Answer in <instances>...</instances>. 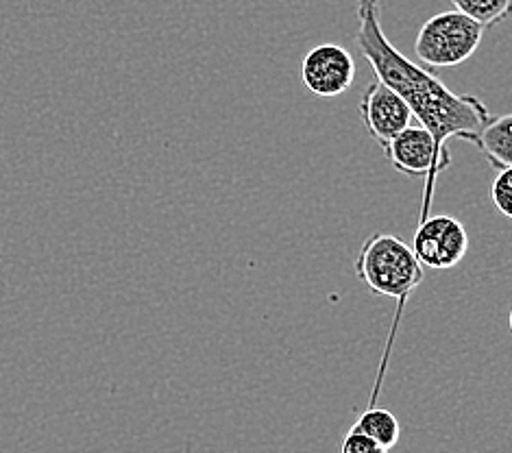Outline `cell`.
Masks as SVG:
<instances>
[{
  "mask_svg": "<svg viewBox=\"0 0 512 453\" xmlns=\"http://www.w3.org/2000/svg\"><path fill=\"white\" fill-rule=\"evenodd\" d=\"M356 14V42L364 59L371 64L375 79L384 81L406 101L412 116L430 131L438 157L449 168L451 153L447 142L460 138L475 144L484 127L493 120L489 107L473 94L451 92L432 70H425V66L414 64L404 53H399L384 33L380 0H360Z\"/></svg>",
  "mask_w": 512,
  "mask_h": 453,
  "instance_id": "cell-1",
  "label": "cell"
},
{
  "mask_svg": "<svg viewBox=\"0 0 512 453\" xmlns=\"http://www.w3.org/2000/svg\"><path fill=\"white\" fill-rule=\"evenodd\" d=\"M356 275L375 295L397 299V318L393 329L404 312V305L423 281V266L412 247L393 236L377 231L360 247L356 257Z\"/></svg>",
  "mask_w": 512,
  "mask_h": 453,
  "instance_id": "cell-2",
  "label": "cell"
},
{
  "mask_svg": "<svg viewBox=\"0 0 512 453\" xmlns=\"http://www.w3.org/2000/svg\"><path fill=\"white\" fill-rule=\"evenodd\" d=\"M484 31L482 24L456 9L443 11L425 20L414 42V53L425 68H454L465 64L478 51Z\"/></svg>",
  "mask_w": 512,
  "mask_h": 453,
  "instance_id": "cell-3",
  "label": "cell"
},
{
  "mask_svg": "<svg viewBox=\"0 0 512 453\" xmlns=\"http://www.w3.org/2000/svg\"><path fill=\"white\" fill-rule=\"evenodd\" d=\"M386 159L397 173L406 177H425V192L421 203V216L419 223L430 216L434 188L438 175L445 173V166L438 157L434 138L425 127L410 125L406 131H401L399 136L390 142L386 149Z\"/></svg>",
  "mask_w": 512,
  "mask_h": 453,
  "instance_id": "cell-4",
  "label": "cell"
},
{
  "mask_svg": "<svg viewBox=\"0 0 512 453\" xmlns=\"http://www.w3.org/2000/svg\"><path fill=\"white\" fill-rule=\"evenodd\" d=\"M412 251L421 266L432 271H449L458 266L469 251V234L454 216H428L419 223Z\"/></svg>",
  "mask_w": 512,
  "mask_h": 453,
  "instance_id": "cell-5",
  "label": "cell"
},
{
  "mask_svg": "<svg viewBox=\"0 0 512 453\" xmlns=\"http://www.w3.org/2000/svg\"><path fill=\"white\" fill-rule=\"evenodd\" d=\"M303 85L321 99L345 94L356 81V61L345 46L319 44L301 61Z\"/></svg>",
  "mask_w": 512,
  "mask_h": 453,
  "instance_id": "cell-6",
  "label": "cell"
},
{
  "mask_svg": "<svg viewBox=\"0 0 512 453\" xmlns=\"http://www.w3.org/2000/svg\"><path fill=\"white\" fill-rule=\"evenodd\" d=\"M360 116L369 136L382 149H386L401 131H406L414 118L406 101L380 79H375L362 94Z\"/></svg>",
  "mask_w": 512,
  "mask_h": 453,
  "instance_id": "cell-7",
  "label": "cell"
},
{
  "mask_svg": "<svg viewBox=\"0 0 512 453\" xmlns=\"http://www.w3.org/2000/svg\"><path fill=\"white\" fill-rule=\"evenodd\" d=\"M475 146L493 168H512V114L493 118L475 140Z\"/></svg>",
  "mask_w": 512,
  "mask_h": 453,
  "instance_id": "cell-8",
  "label": "cell"
},
{
  "mask_svg": "<svg viewBox=\"0 0 512 453\" xmlns=\"http://www.w3.org/2000/svg\"><path fill=\"white\" fill-rule=\"evenodd\" d=\"M353 430L371 436L375 443H380L388 451L393 449L401 438V425L397 421V416L390 410L375 406H369L360 414V419L353 423Z\"/></svg>",
  "mask_w": 512,
  "mask_h": 453,
  "instance_id": "cell-9",
  "label": "cell"
},
{
  "mask_svg": "<svg viewBox=\"0 0 512 453\" xmlns=\"http://www.w3.org/2000/svg\"><path fill=\"white\" fill-rule=\"evenodd\" d=\"M451 5L484 29L497 27L512 16V0H451Z\"/></svg>",
  "mask_w": 512,
  "mask_h": 453,
  "instance_id": "cell-10",
  "label": "cell"
},
{
  "mask_svg": "<svg viewBox=\"0 0 512 453\" xmlns=\"http://www.w3.org/2000/svg\"><path fill=\"white\" fill-rule=\"evenodd\" d=\"M491 201L495 210L512 220V168L499 170L491 183Z\"/></svg>",
  "mask_w": 512,
  "mask_h": 453,
  "instance_id": "cell-11",
  "label": "cell"
},
{
  "mask_svg": "<svg viewBox=\"0 0 512 453\" xmlns=\"http://www.w3.org/2000/svg\"><path fill=\"white\" fill-rule=\"evenodd\" d=\"M340 453H390V451L380 443H375L371 436L353 430L351 427L347 436L343 438V443H340Z\"/></svg>",
  "mask_w": 512,
  "mask_h": 453,
  "instance_id": "cell-12",
  "label": "cell"
},
{
  "mask_svg": "<svg viewBox=\"0 0 512 453\" xmlns=\"http://www.w3.org/2000/svg\"><path fill=\"white\" fill-rule=\"evenodd\" d=\"M508 327H510V334H512V310H510V314H508Z\"/></svg>",
  "mask_w": 512,
  "mask_h": 453,
  "instance_id": "cell-13",
  "label": "cell"
}]
</instances>
